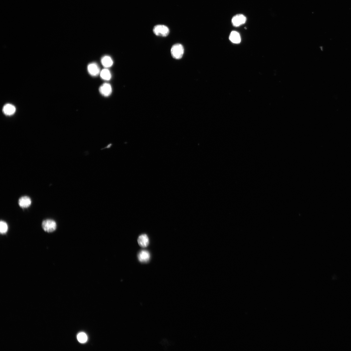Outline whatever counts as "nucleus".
<instances>
[{"label":"nucleus","mask_w":351,"mask_h":351,"mask_svg":"<svg viewBox=\"0 0 351 351\" xmlns=\"http://www.w3.org/2000/svg\"><path fill=\"white\" fill-rule=\"evenodd\" d=\"M184 53L183 46L180 44H176L172 47L171 49V55L174 58L179 60L182 58Z\"/></svg>","instance_id":"nucleus-1"},{"label":"nucleus","mask_w":351,"mask_h":351,"mask_svg":"<svg viewBox=\"0 0 351 351\" xmlns=\"http://www.w3.org/2000/svg\"><path fill=\"white\" fill-rule=\"evenodd\" d=\"M153 32L156 36L162 37L167 36L169 33V28L163 25H156L153 28Z\"/></svg>","instance_id":"nucleus-2"},{"label":"nucleus","mask_w":351,"mask_h":351,"mask_svg":"<svg viewBox=\"0 0 351 351\" xmlns=\"http://www.w3.org/2000/svg\"><path fill=\"white\" fill-rule=\"evenodd\" d=\"M42 227L44 230L45 232L48 233H51L56 230L57 225L55 221L54 220L47 219L43 221Z\"/></svg>","instance_id":"nucleus-3"},{"label":"nucleus","mask_w":351,"mask_h":351,"mask_svg":"<svg viewBox=\"0 0 351 351\" xmlns=\"http://www.w3.org/2000/svg\"><path fill=\"white\" fill-rule=\"evenodd\" d=\"M246 18L243 15L238 14L233 16L232 19V23L234 26L238 27L245 23Z\"/></svg>","instance_id":"nucleus-4"},{"label":"nucleus","mask_w":351,"mask_h":351,"mask_svg":"<svg viewBox=\"0 0 351 351\" xmlns=\"http://www.w3.org/2000/svg\"><path fill=\"white\" fill-rule=\"evenodd\" d=\"M99 91L104 96L107 97L111 94L112 88L110 84L105 83L100 87Z\"/></svg>","instance_id":"nucleus-5"},{"label":"nucleus","mask_w":351,"mask_h":351,"mask_svg":"<svg viewBox=\"0 0 351 351\" xmlns=\"http://www.w3.org/2000/svg\"><path fill=\"white\" fill-rule=\"evenodd\" d=\"M150 254L149 251L146 250L140 251L138 254V259L140 262L147 263L150 260Z\"/></svg>","instance_id":"nucleus-6"},{"label":"nucleus","mask_w":351,"mask_h":351,"mask_svg":"<svg viewBox=\"0 0 351 351\" xmlns=\"http://www.w3.org/2000/svg\"><path fill=\"white\" fill-rule=\"evenodd\" d=\"M19 205L22 208H26L29 207L31 205V200L30 198L28 196H23L20 198L18 201Z\"/></svg>","instance_id":"nucleus-7"},{"label":"nucleus","mask_w":351,"mask_h":351,"mask_svg":"<svg viewBox=\"0 0 351 351\" xmlns=\"http://www.w3.org/2000/svg\"><path fill=\"white\" fill-rule=\"evenodd\" d=\"M88 73L93 76H97L100 73V69L97 64L93 63L89 64L88 66Z\"/></svg>","instance_id":"nucleus-8"},{"label":"nucleus","mask_w":351,"mask_h":351,"mask_svg":"<svg viewBox=\"0 0 351 351\" xmlns=\"http://www.w3.org/2000/svg\"><path fill=\"white\" fill-rule=\"evenodd\" d=\"M138 242L140 246L143 247H147L149 243V240L148 236L146 234L140 235L138 238Z\"/></svg>","instance_id":"nucleus-9"},{"label":"nucleus","mask_w":351,"mask_h":351,"mask_svg":"<svg viewBox=\"0 0 351 351\" xmlns=\"http://www.w3.org/2000/svg\"><path fill=\"white\" fill-rule=\"evenodd\" d=\"M16 108L13 105L7 104L5 105L3 108V111L5 114L8 116L13 114L15 112Z\"/></svg>","instance_id":"nucleus-10"},{"label":"nucleus","mask_w":351,"mask_h":351,"mask_svg":"<svg viewBox=\"0 0 351 351\" xmlns=\"http://www.w3.org/2000/svg\"><path fill=\"white\" fill-rule=\"evenodd\" d=\"M229 40L234 43L238 44L241 42V39L239 34L238 32L233 31L231 32L229 37Z\"/></svg>","instance_id":"nucleus-11"},{"label":"nucleus","mask_w":351,"mask_h":351,"mask_svg":"<svg viewBox=\"0 0 351 351\" xmlns=\"http://www.w3.org/2000/svg\"><path fill=\"white\" fill-rule=\"evenodd\" d=\"M101 62L102 65L106 68L111 67L113 64V61L109 56H105L102 58Z\"/></svg>","instance_id":"nucleus-12"},{"label":"nucleus","mask_w":351,"mask_h":351,"mask_svg":"<svg viewBox=\"0 0 351 351\" xmlns=\"http://www.w3.org/2000/svg\"><path fill=\"white\" fill-rule=\"evenodd\" d=\"M101 78L105 80H109L111 78V73L107 69H105L102 70L100 73Z\"/></svg>","instance_id":"nucleus-13"},{"label":"nucleus","mask_w":351,"mask_h":351,"mask_svg":"<svg viewBox=\"0 0 351 351\" xmlns=\"http://www.w3.org/2000/svg\"><path fill=\"white\" fill-rule=\"evenodd\" d=\"M8 226L7 223L3 221H1L0 222V232L4 234L7 233L8 230Z\"/></svg>","instance_id":"nucleus-14"},{"label":"nucleus","mask_w":351,"mask_h":351,"mask_svg":"<svg viewBox=\"0 0 351 351\" xmlns=\"http://www.w3.org/2000/svg\"><path fill=\"white\" fill-rule=\"evenodd\" d=\"M77 339L80 343H84L87 342L88 337L86 334L82 332L78 334L77 336Z\"/></svg>","instance_id":"nucleus-15"}]
</instances>
